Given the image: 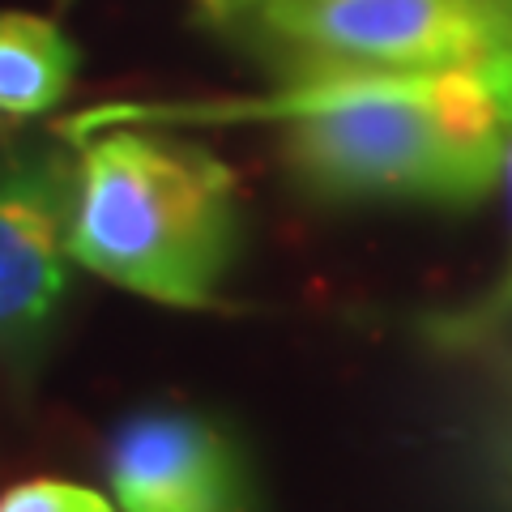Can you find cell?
I'll return each instance as SVG.
<instances>
[{
  "mask_svg": "<svg viewBox=\"0 0 512 512\" xmlns=\"http://www.w3.org/2000/svg\"><path fill=\"white\" fill-rule=\"evenodd\" d=\"M282 120V158L325 197H410L474 205L500 184L504 124L483 64L372 69L333 64L269 99L201 107H103L64 133L82 141L111 124H235Z\"/></svg>",
  "mask_w": 512,
  "mask_h": 512,
  "instance_id": "6da1fadb",
  "label": "cell"
},
{
  "mask_svg": "<svg viewBox=\"0 0 512 512\" xmlns=\"http://www.w3.org/2000/svg\"><path fill=\"white\" fill-rule=\"evenodd\" d=\"M235 248V171L192 141L82 137L64 252L171 308H210Z\"/></svg>",
  "mask_w": 512,
  "mask_h": 512,
  "instance_id": "7a4b0ae2",
  "label": "cell"
},
{
  "mask_svg": "<svg viewBox=\"0 0 512 512\" xmlns=\"http://www.w3.org/2000/svg\"><path fill=\"white\" fill-rule=\"evenodd\" d=\"M265 26L333 64L470 69L512 47V0H265Z\"/></svg>",
  "mask_w": 512,
  "mask_h": 512,
  "instance_id": "3957f363",
  "label": "cell"
},
{
  "mask_svg": "<svg viewBox=\"0 0 512 512\" xmlns=\"http://www.w3.org/2000/svg\"><path fill=\"white\" fill-rule=\"evenodd\" d=\"M103 461L120 512H248L235 444L197 414H133L111 431Z\"/></svg>",
  "mask_w": 512,
  "mask_h": 512,
  "instance_id": "277c9868",
  "label": "cell"
},
{
  "mask_svg": "<svg viewBox=\"0 0 512 512\" xmlns=\"http://www.w3.org/2000/svg\"><path fill=\"white\" fill-rule=\"evenodd\" d=\"M73 171L64 158H26L0 175V342L39 329L69 286L64 239Z\"/></svg>",
  "mask_w": 512,
  "mask_h": 512,
  "instance_id": "5b68a950",
  "label": "cell"
},
{
  "mask_svg": "<svg viewBox=\"0 0 512 512\" xmlns=\"http://www.w3.org/2000/svg\"><path fill=\"white\" fill-rule=\"evenodd\" d=\"M77 73V47L39 13L0 9V120L26 124L64 103Z\"/></svg>",
  "mask_w": 512,
  "mask_h": 512,
  "instance_id": "8992f818",
  "label": "cell"
},
{
  "mask_svg": "<svg viewBox=\"0 0 512 512\" xmlns=\"http://www.w3.org/2000/svg\"><path fill=\"white\" fill-rule=\"evenodd\" d=\"M483 77H487V86H491V94H495V107H500V124H504V158H508V184H512V47H508V52H500V56L483 60ZM508 316H512V265H508L504 282L495 286V291H491L483 303H478L470 316H457L444 333H448V338L470 342V338H478V333L495 329V325H500V320H508Z\"/></svg>",
  "mask_w": 512,
  "mask_h": 512,
  "instance_id": "52a82bcc",
  "label": "cell"
},
{
  "mask_svg": "<svg viewBox=\"0 0 512 512\" xmlns=\"http://www.w3.org/2000/svg\"><path fill=\"white\" fill-rule=\"evenodd\" d=\"M0 512H120L94 487L69 478H26L0 495Z\"/></svg>",
  "mask_w": 512,
  "mask_h": 512,
  "instance_id": "ba28073f",
  "label": "cell"
},
{
  "mask_svg": "<svg viewBox=\"0 0 512 512\" xmlns=\"http://www.w3.org/2000/svg\"><path fill=\"white\" fill-rule=\"evenodd\" d=\"M222 5H231V0H214V9H222Z\"/></svg>",
  "mask_w": 512,
  "mask_h": 512,
  "instance_id": "9c48e42d",
  "label": "cell"
},
{
  "mask_svg": "<svg viewBox=\"0 0 512 512\" xmlns=\"http://www.w3.org/2000/svg\"><path fill=\"white\" fill-rule=\"evenodd\" d=\"M205 5H214V0H205Z\"/></svg>",
  "mask_w": 512,
  "mask_h": 512,
  "instance_id": "30bf717a",
  "label": "cell"
}]
</instances>
